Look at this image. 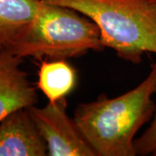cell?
Instances as JSON below:
<instances>
[{"instance_id": "obj_1", "label": "cell", "mask_w": 156, "mask_h": 156, "mask_svg": "<svg viewBox=\"0 0 156 156\" xmlns=\"http://www.w3.org/2000/svg\"><path fill=\"white\" fill-rule=\"evenodd\" d=\"M156 62L143 82L114 98L106 94L80 103L74 120L97 156H135L134 137L154 115L156 103Z\"/></svg>"}, {"instance_id": "obj_2", "label": "cell", "mask_w": 156, "mask_h": 156, "mask_svg": "<svg viewBox=\"0 0 156 156\" xmlns=\"http://www.w3.org/2000/svg\"><path fill=\"white\" fill-rule=\"evenodd\" d=\"M72 8L100 30L104 48L140 63L144 53L156 54L155 0H44Z\"/></svg>"}, {"instance_id": "obj_3", "label": "cell", "mask_w": 156, "mask_h": 156, "mask_svg": "<svg viewBox=\"0 0 156 156\" xmlns=\"http://www.w3.org/2000/svg\"><path fill=\"white\" fill-rule=\"evenodd\" d=\"M103 49L100 30L90 18L72 8L42 0L33 22L7 50L42 61L78 57Z\"/></svg>"}, {"instance_id": "obj_4", "label": "cell", "mask_w": 156, "mask_h": 156, "mask_svg": "<svg viewBox=\"0 0 156 156\" xmlns=\"http://www.w3.org/2000/svg\"><path fill=\"white\" fill-rule=\"evenodd\" d=\"M66 97L48 101L45 106L29 108L30 114L44 139L50 156H97L74 118L67 114Z\"/></svg>"}, {"instance_id": "obj_5", "label": "cell", "mask_w": 156, "mask_h": 156, "mask_svg": "<svg viewBox=\"0 0 156 156\" xmlns=\"http://www.w3.org/2000/svg\"><path fill=\"white\" fill-rule=\"evenodd\" d=\"M23 57L0 50V122L20 108H29L38 101L37 87L23 70Z\"/></svg>"}, {"instance_id": "obj_6", "label": "cell", "mask_w": 156, "mask_h": 156, "mask_svg": "<svg viewBox=\"0 0 156 156\" xmlns=\"http://www.w3.org/2000/svg\"><path fill=\"white\" fill-rule=\"evenodd\" d=\"M44 139L28 108L12 112L0 122V156H45Z\"/></svg>"}, {"instance_id": "obj_7", "label": "cell", "mask_w": 156, "mask_h": 156, "mask_svg": "<svg viewBox=\"0 0 156 156\" xmlns=\"http://www.w3.org/2000/svg\"><path fill=\"white\" fill-rule=\"evenodd\" d=\"M42 0H0V50H9L37 14Z\"/></svg>"}, {"instance_id": "obj_8", "label": "cell", "mask_w": 156, "mask_h": 156, "mask_svg": "<svg viewBox=\"0 0 156 156\" xmlns=\"http://www.w3.org/2000/svg\"><path fill=\"white\" fill-rule=\"evenodd\" d=\"M76 71L66 59L42 60L37 88L49 101L66 97L76 85Z\"/></svg>"}, {"instance_id": "obj_9", "label": "cell", "mask_w": 156, "mask_h": 156, "mask_svg": "<svg viewBox=\"0 0 156 156\" xmlns=\"http://www.w3.org/2000/svg\"><path fill=\"white\" fill-rule=\"evenodd\" d=\"M134 145L139 155H154L156 153V105L150 126L138 139L134 140Z\"/></svg>"}, {"instance_id": "obj_10", "label": "cell", "mask_w": 156, "mask_h": 156, "mask_svg": "<svg viewBox=\"0 0 156 156\" xmlns=\"http://www.w3.org/2000/svg\"><path fill=\"white\" fill-rule=\"evenodd\" d=\"M154 155H155V156H156V153H155V154H154Z\"/></svg>"}, {"instance_id": "obj_11", "label": "cell", "mask_w": 156, "mask_h": 156, "mask_svg": "<svg viewBox=\"0 0 156 156\" xmlns=\"http://www.w3.org/2000/svg\"><path fill=\"white\" fill-rule=\"evenodd\" d=\"M155 1H156V0H155Z\"/></svg>"}]
</instances>
